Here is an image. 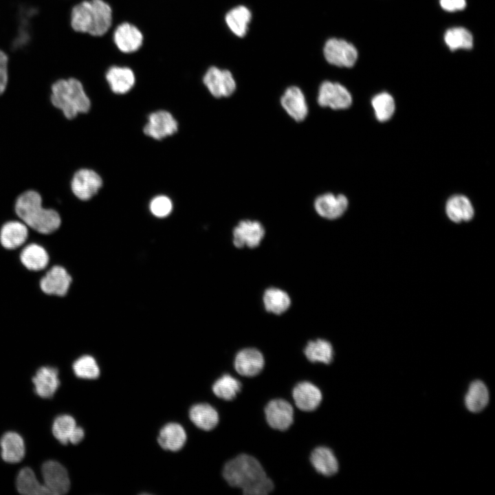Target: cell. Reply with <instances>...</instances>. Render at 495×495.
<instances>
[{
	"mask_svg": "<svg viewBox=\"0 0 495 495\" xmlns=\"http://www.w3.org/2000/svg\"><path fill=\"white\" fill-rule=\"evenodd\" d=\"M223 476L231 487L242 489L245 495H266L274 488L263 468L254 457L241 454L228 461Z\"/></svg>",
	"mask_w": 495,
	"mask_h": 495,
	"instance_id": "6da1fadb",
	"label": "cell"
},
{
	"mask_svg": "<svg viewBox=\"0 0 495 495\" xmlns=\"http://www.w3.org/2000/svg\"><path fill=\"white\" fill-rule=\"evenodd\" d=\"M70 23L76 32L102 36L111 26V8L104 0L82 1L72 8Z\"/></svg>",
	"mask_w": 495,
	"mask_h": 495,
	"instance_id": "7a4b0ae2",
	"label": "cell"
},
{
	"mask_svg": "<svg viewBox=\"0 0 495 495\" xmlns=\"http://www.w3.org/2000/svg\"><path fill=\"white\" fill-rule=\"evenodd\" d=\"M15 211L25 225L41 234H51L60 226L59 214L53 209L43 208L41 195L34 190L26 191L18 197Z\"/></svg>",
	"mask_w": 495,
	"mask_h": 495,
	"instance_id": "3957f363",
	"label": "cell"
},
{
	"mask_svg": "<svg viewBox=\"0 0 495 495\" xmlns=\"http://www.w3.org/2000/svg\"><path fill=\"white\" fill-rule=\"evenodd\" d=\"M51 101L63 111L67 119L74 118L79 113H87L91 102L80 81L74 78L60 79L52 85Z\"/></svg>",
	"mask_w": 495,
	"mask_h": 495,
	"instance_id": "277c9868",
	"label": "cell"
},
{
	"mask_svg": "<svg viewBox=\"0 0 495 495\" xmlns=\"http://www.w3.org/2000/svg\"><path fill=\"white\" fill-rule=\"evenodd\" d=\"M316 101L322 108L344 110L351 106L353 98L348 89L341 83L324 80L319 85Z\"/></svg>",
	"mask_w": 495,
	"mask_h": 495,
	"instance_id": "5b68a950",
	"label": "cell"
},
{
	"mask_svg": "<svg viewBox=\"0 0 495 495\" xmlns=\"http://www.w3.org/2000/svg\"><path fill=\"white\" fill-rule=\"evenodd\" d=\"M323 55L328 63L338 67L351 68L358 58L355 46L346 40L330 38L324 43Z\"/></svg>",
	"mask_w": 495,
	"mask_h": 495,
	"instance_id": "8992f818",
	"label": "cell"
},
{
	"mask_svg": "<svg viewBox=\"0 0 495 495\" xmlns=\"http://www.w3.org/2000/svg\"><path fill=\"white\" fill-rule=\"evenodd\" d=\"M265 232L263 224L258 220H240L232 229V243L239 249L256 248L261 245Z\"/></svg>",
	"mask_w": 495,
	"mask_h": 495,
	"instance_id": "52a82bcc",
	"label": "cell"
},
{
	"mask_svg": "<svg viewBox=\"0 0 495 495\" xmlns=\"http://www.w3.org/2000/svg\"><path fill=\"white\" fill-rule=\"evenodd\" d=\"M203 82L211 95L217 98L230 97L236 89V82L232 72L215 66L208 69Z\"/></svg>",
	"mask_w": 495,
	"mask_h": 495,
	"instance_id": "ba28073f",
	"label": "cell"
},
{
	"mask_svg": "<svg viewBox=\"0 0 495 495\" xmlns=\"http://www.w3.org/2000/svg\"><path fill=\"white\" fill-rule=\"evenodd\" d=\"M280 106L287 115L296 122L306 120L309 104L303 91L296 85L287 87L280 98Z\"/></svg>",
	"mask_w": 495,
	"mask_h": 495,
	"instance_id": "9c48e42d",
	"label": "cell"
},
{
	"mask_svg": "<svg viewBox=\"0 0 495 495\" xmlns=\"http://www.w3.org/2000/svg\"><path fill=\"white\" fill-rule=\"evenodd\" d=\"M349 200L343 194L327 192L320 194L314 200L316 214L327 220L340 218L346 211Z\"/></svg>",
	"mask_w": 495,
	"mask_h": 495,
	"instance_id": "30bf717a",
	"label": "cell"
},
{
	"mask_svg": "<svg viewBox=\"0 0 495 495\" xmlns=\"http://www.w3.org/2000/svg\"><path fill=\"white\" fill-rule=\"evenodd\" d=\"M44 485L51 495H62L68 492L70 481L65 468L55 461H48L42 466Z\"/></svg>",
	"mask_w": 495,
	"mask_h": 495,
	"instance_id": "8fae6325",
	"label": "cell"
},
{
	"mask_svg": "<svg viewBox=\"0 0 495 495\" xmlns=\"http://www.w3.org/2000/svg\"><path fill=\"white\" fill-rule=\"evenodd\" d=\"M177 129L178 123L172 114L165 110H159L148 116L144 133L148 137L160 140L173 135Z\"/></svg>",
	"mask_w": 495,
	"mask_h": 495,
	"instance_id": "7c38bea8",
	"label": "cell"
},
{
	"mask_svg": "<svg viewBox=\"0 0 495 495\" xmlns=\"http://www.w3.org/2000/svg\"><path fill=\"white\" fill-rule=\"evenodd\" d=\"M265 414L268 425L280 431L286 430L293 423V408L283 399L269 402L265 407Z\"/></svg>",
	"mask_w": 495,
	"mask_h": 495,
	"instance_id": "4fadbf2b",
	"label": "cell"
},
{
	"mask_svg": "<svg viewBox=\"0 0 495 495\" xmlns=\"http://www.w3.org/2000/svg\"><path fill=\"white\" fill-rule=\"evenodd\" d=\"M102 185V179L94 170H78L72 180V190L78 199L86 201L94 197Z\"/></svg>",
	"mask_w": 495,
	"mask_h": 495,
	"instance_id": "5bb4252c",
	"label": "cell"
},
{
	"mask_svg": "<svg viewBox=\"0 0 495 495\" xmlns=\"http://www.w3.org/2000/svg\"><path fill=\"white\" fill-rule=\"evenodd\" d=\"M265 360L262 353L253 347L244 348L237 352L234 366L236 372L245 377H254L261 372Z\"/></svg>",
	"mask_w": 495,
	"mask_h": 495,
	"instance_id": "9a60e30c",
	"label": "cell"
},
{
	"mask_svg": "<svg viewBox=\"0 0 495 495\" xmlns=\"http://www.w3.org/2000/svg\"><path fill=\"white\" fill-rule=\"evenodd\" d=\"M72 277L67 270L59 265L52 267L41 279L40 287L48 295L65 296L70 287Z\"/></svg>",
	"mask_w": 495,
	"mask_h": 495,
	"instance_id": "2e32d148",
	"label": "cell"
},
{
	"mask_svg": "<svg viewBox=\"0 0 495 495\" xmlns=\"http://www.w3.org/2000/svg\"><path fill=\"white\" fill-rule=\"evenodd\" d=\"M113 41L120 51L132 53L142 46L143 35L135 25L125 22L120 24L115 30Z\"/></svg>",
	"mask_w": 495,
	"mask_h": 495,
	"instance_id": "e0dca14e",
	"label": "cell"
},
{
	"mask_svg": "<svg viewBox=\"0 0 495 495\" xmlns=\"http://www.w3.org/2000/svg\"><path fill=\"white\" fill-rule=\"evenodd\" d=\"M292 396L298 408L305 412L316 410L322 398L320 389L309 382H301L296 385Z\"/></svg>",
	"mask_w": 495,
	"mask_h": 495,
	"instance_id": "ac0fdd59",
	"label": "cell"
},
{
	"mask_svg": "<svg viewBox=\"0 0 495 495\" xmlns=\"http://www.w3.org/2000/svg\"><path fill=\"white\" fill-rule=\"evenodd\" d=\"M34 391L41 397L52 398L60 386L58 371L52 366H43L38 369L32 378Z\"/></svg>",
	"mask_w": 495,
	"mask_h": 495,
	"instance_id": "d6986e66",
	"label": "cell"
},
{
	"mask_svg": "<svg viewBox=\"0 0 495 495\" xmlns=\"http://www.w3.org/2000/svg\"><path fill=\"white\" fill-rule=\"evenodd\" d=\"M262 302L265 310L274 315L285 313L292 305L289 294L285 290L277 287L266 288L262 295Z\"/></svg>",
	"mask_w": 495,
	"mask_h": 495,
	"instance_id": "ffe728a7",
	"label": "cell"
},
{
	"mask_svg": "<svg viewBox=\"0 0 495 495\" xmlns=\"http://www.w3.org/2000/svg\"><path fill=\"white\" fill-rule=\"evenodd\" d=\"M28 236L27 226L17 221L6 223L0 231L1 244L8 250H14L21 247L26 241Z\"/></svg>",
	"mask_w": 495,
	"mask_h": 495,
	"instance_id": "44dd1931",
	"label": "cell"
},
{
	"mask_svg": "<svg viewBox=\"0 0 495 495\" xmlns=\"http://www.w3.org/2000/svg\"><path fill=\"white\" fill-rule=\"evenodd\" d=\"M106 80L111 91L124 94L133 87L135 78L133 72L126 67L113 66L106 73Z\"/></svg>",
	"mask_w": 495,
	"mask_h": 495,
	"instance_id": "7402d4cb",
	"label": "cell"
},
{
	"mask_svg": "<svg viewBox=\"0 0 495 495\" xmlns=\"http://www.w3.org/2000/svg\"><path fill=\"white\" fill-rule=\"evenodd\" d=\"M1 457L7 463L20 462L25 455V444L23 438L16 432L5 433L0 440Z\"/></svg>",
	"mask_w": 495,
	"mask_h": 495,
	"instance_id": "603a6c76",
	"label": "cell"
},
{
	"mask_svg": "<svg viewBox=\"0 0 495 495\" xmlns=\"http://www.w3.org/2000/svg\"><path fill=\"white\" fill-rule=\"evenodd\" d=\"M446 212L450 220L454 223H461L470 221L474 217V210L467 197L458 195L448 200Z\"/></svg>",
	"mask_w": 495,
	"mask_h": 495,
	"instance_id": "cb8c5ba5",
	"label": "cell"
},
{
	"mask_svg": "<svg viewBox=\"0 0 495 495\" xmlns=\"http://www.w3.org/2000/svg\"><path fill=\"white\" fill-rule=\"evenodd\" d=\"M310 461L320 474L331 476L338 470V460L330 448L324 446L316 448L311 453Z\"/></svg>",
	"mask_w": 495,
	"mask_h": 495,
	"instance_id": "d4e9b609",
	"label": "cell"
},
{
	"mask_svg": "<svg viewBox=\"0 0 495 495\" xmlns=\"http://www.w3.org/2000/svg\"><path fill=\"white\" fill-rule=\"evenodd\" d=\"M252 17L250 10L245 6L240 5L226 13L225 21L230 30L235 36L243 38L248 33Z\"/></svg>",
	"mask_w": 495,
	"mask_h": 495,
	"instance_id": "484cf974",
	"label": "cell"
},
{
	"mask_svg": "<svg viewBox=\"0 0 495 495\" xmlns=\"http://www.w3.org/2000/svg\"><path fill=\"white\" fill-rule=\"evenodd\" d=\"M186 441V433L183 427L176 423H169L160 430L157 441L164 450L178 451Z\"/></svg>",
	"mask_w": 495,
	"mask_h": 495,
	"instance_id": "4316f807",
	"label": "cell"
},
{
	"mask_svg": "<svg viewBox=\"0 0 495 495\" xmlns=\"http://www.w3.org/2000/svg\"><path fill=\"white\" fill-rule=\"evenodd\" d=\"M303 353L309 362L325 364L332 362L334 354L331 343L323 338L309 340L303 349Z\"/></svg>",
	"mask_w": 495,
	"mask_h": 495,
	"instance_id": "83f0119b",
	"label": "cell"
},
{
	"mask_svg": "<svg viewBox=\"0 0 495 495\" xmlns=\"http://www.w3.org/2000/svg\"><path fill=\"white\" fill-rule=\"evenodd\" d=\"M20 260L28 270L40 271L47 266L49 255L43 247L36 243H31L22 250Z\"/></svg>",
	"mask_w": 495,
	"mask_h": 495,
	"instance_id": "f1b7e54d",
	"label": "cell"
},
{
	"mask_svg": "<svg viewBox=\"0 0 495 495\" xmlns=\"http://www.w3.org/2000/svg\"><path fill=\"white\" fill-rule=\"evenodd\" d=\"M192 422L199 428L209 431L217 425L219 415L217 410L208 404H197L189 411Z\"/></svg>",
	"mask_w": 495,
	"mask_h": 495,
	"instance_id": "f546056e",
	"label": "cell"
},
{
	"mask_svg": "<svg viewBox=\"0 0 495 495\" xmlns=\"http://www.w3.org/2000/svg\"><path fill=\"white\" fill-rule=\"evenodd\" d=\"M443 41L450 51L471 50L474 46V36L472 32L462 26L447 29L443 34Z\"/></svg>",
	"mask_w": 495,
	"mask_h": 495,
	"instance_id": "4dcf8cb0",
	"label": "cell"
},
{
	"mask_svg": "<svg viewBox=\"0 0 495 495\" xmlns=\"http://www.w3.org/2000/svg\"><path fill=\"white\" fill-rule=\"evenodd\" d=\"M489 399V391L485 384L481 380H475L468 388L465 404L470 412H478L487 405Z\"/></svg>",
	"mask_w": 495,
	"mask_h": 495,
	"instance_id": "1f68e13d",
	"label": "cell"
},
{
	"mask_svg": "<svg viewBox=\"0 0 495 495\" xmlns=\"http://www.w3.org/2000/svg\"><path fill=\"white\" fill-rule=\"evenodd\" d=\"M16 488L21 494H50L45 485L38 481L34 472L30 468H24L19 472L16 478Z\"/></svg>",
	"mask_w": 495,
	"mask_h": 495,
	"instance_id": "d6a6232c",
	"label": "cell"
},
{
	"mask_svg": "<svg viewBox=\"0 0 495 495\" xmlns=\"http://www.w3.org/2000/svg\"><path fill=\"white\" fill-rule=\"evenodd\" d=\"M242 384L229 374H224L212 385L214 394L222 399L231 401L241 392Z\"/></svg>",
	"mask_w": 495,
	"mask_h": 495,
	"instance_id": "836d02e7",
	"label": "cell"
},
{
	"mask_svg": "<svg viewBox=\"0 0 495 495\" xmlns=\"http://www.w3.org/2000/svg\"><path fill=\"white\" fill-rule=\"evenodd\" d=\"M377 120L380 122L388 120L393 115L395 104L393 96L387 92L376 94L371 100Z\"/></svg>",
	"mask_w": 495,
	"mask_h": 495,
	"instance_id": "e575fe53",
	"label": "cell"
},
{
	"mask_svg": "<svg viewBox=\"0 0 495 495\" xmlns=\"http://www.w3.org/2000/svg\"><path fill=\"white\" fill-rule=\"evenodd\" d=\"M76 426V421L72 416L62 415L55 419L52 426V433L59 442L66 445Z\"/></svg>",
	"mask_w": 495,
	"mask_h": 495,
	"instance_id": "d590c367",
	"label": "cell"
},
{
	"mask_svg": "<svg viewBox=\"0 0 495 495\" xmlns=\"http://www.w3.org/2000/svg\"><path fill=\"white\" fill-rule=\"evenodd\" d=\"M75 375L80 378L94 380L100 375V369L95 359L90 355H83L73 364Z\"/></svg>",
	"mask_w": 495,
	"mask_h": 495,
	"instance_id": "8d00e7d4",
	"label": "cell"
},
{
	"mask_svg": "<svg viewBox=\"0 0 495 495\" xmlns=\"http://www.w3.org/2000/svg\"><path fill=\"white\" fill-rule=\"evenodd\" d=\"M149 208L154 216L159 218H164L171 212L173 204L168 197L159 195L151 200Z\"/></svg>",
	"mask_w": 495,
	"mask_h": 495,
	"instance_id": "74e56055",
	"label": "cell"
},
{
	"mask_svg": "<svg viewBox=\"0 0 495 495\" xmlns=\"http://www.w3.org/2000/svg\"><path fill=\"white\" fill-rule=\"evenodd\" d=\"M8 54L0 49V95L4 92L8 84Z\"/></svg>",
	"mask_w": 495,
	"mask_h": 495,
	"instance_id": "f35d334b",
	"label": "cell"
},
{
	"mask_svg": "<svg viewBox=\"0 0 495 495\" xmlns=\"http://www.w3.org/2000/svg\"><path fill=\"white\" fill-rule=\"evenodd\" d=\"M439 3L442 10L448 12L462 11L467 6L466 0H439Z\"/></svg>",
	"mask_w": 495,
	"mask_h": 495,
	"instance_id": "ab89813d",
	"label": "cell"
},
{
	"mask_svg": "<svg viewBox=\"0 0 495 495\" xmlns=\"http://www.w3.org/2000/svg\"><path fill=\"white\" fill-rule=\"evenodd\" d=\"M85 432L82 428L76 426L72 432L69 442L73 444H77L80 443L84 438Z\"/></svg>",
	"mask_w": 495,
	"mask_h": 495,
	"instance_id": "60d3db41",
	"label": "cell"
}]
</instances>
